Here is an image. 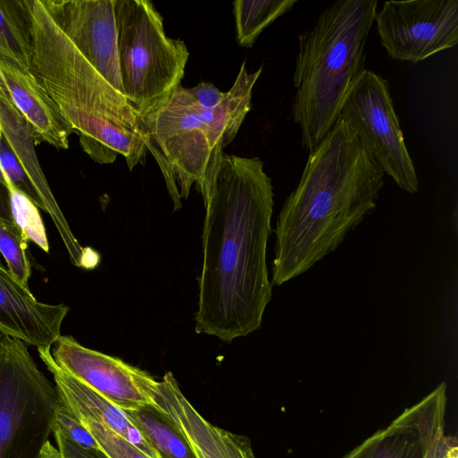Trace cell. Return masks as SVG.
<instances>
[{"mask_svg": "<svg viewBox=\"0 0 458 458\" xmlns=\"http://www.w3.org/2000/svg\"><path fill=\"white\" fill-rule=\"evenodd\" d=\"M297 0H238L233 3L236 37L240 46L251 47L260 33L291 11Z\"/></svg>", "mask_w": 458, "mask_h": 458, "instance_id": "19", "label": "cell"}, {"mask_svg": "<svg viewBox=\"0 0 458 458\" xmlns=\"http://www.w3.org/2000/svg\"><path fill=\"white\" fill-rule=\"evenodd\" d=\"M0 123L3 139L9 146L38 199V207L52 218L66 248L72 263L90 269L99 257L90 248H83L73 235L40 168L34 149V140L25 122L11 101L0 94Z\"/></svg>", "mask_w": 458, "mask_h": 458, "instance_id": "13", "label": "cell"}, {"mask_svg": "<svg viewBox=\"0 0 458 458\" xmlns=\"http://www.w3.org/2000/svg\"><path fill=\"white\" fill-rule=\"evenodd\" d=\"M59 400L27 344L0 334V458H42Z\"/></svg>", "mask_w": 458, "mask_h": 458, "instance_id": "7", "label": "cell"}, {"mask_svg": "<svg viewBox=\"0 0 458 458\" xmlns=\"http://www.w3.org/2000/svg\"><path fill=\"white\" fill-rule=\"evenodd\" d=\"M383 170L341 118L310 153L276 222L272 285L307 272L377 207Z\"/></svg>", "mask_w": 458, "mask_h": 458, "instance_id": "2", "label": "cell"}, {"mask_svg": "<svg viewBox=\"0 0 458 458\" xmlns=\"http://www.w3.org/2000/svg\"><path fill=\"white\" fill-rule=\"evenodd\" d=\"M38 352L47 370L53 375L59 394L77 417L98 422L150 458H159L139 429L128 420L123 409L59 367L50 352V348H38Z\"/></svg>", "mask_w": 458, "mask_h": 458, "instance_id": "17", "label": "cell"}, {"mask_svg": "<svg viewBox=\"0 0 458 458\" xmlns=\"http://www.w3.org/2000/svg\"><path fill=\"white\" fill-rule=\"evenodd\" d=\"M0 58L30 66V30L19 0H0Z\"/></svg>", "mask_w": 458, "mask_h": 458, "instance_id": "20", "label": "cell"}, {"mask_svg": "<svg viewBox=\"0 0 458 458\" xmlns=\"http://www.w3.org/2000/svg\"><path fill=\"white\" fill-rule=\"evenodd\" d=\"M2 138H3V132H2V126L0 123V147H1Z\"/></svg>", "mask_w": 458, "mask_h": 458, "instance_id": "29", "label": "cell"}, {"mask_svg": "<svg viewBox=\"0 0 458 458\" xmlns=\"http://www.w3.org/2000/svg\"><path fill=\"white\" fill-rule=\"evenodd\" d=\"M72 44L122 96L114 0H43Z\"/></svg>", "mask_w": 458, "mask_h": 458, "instance_id": "11", "label": "cell"}, {"mask_svg": "<svg viewBox=\"0 0 458 458\" xmlns=\"http://www.w3.org/2000/svg\"><path fill=\"white\" fill-rule=\"evenodd\" d=\"M123 411L159 458H198L180 427L159 405L147 403Z\"/></svg>", "mask_w": 458, "mask_h": 458, "instance_id": "18", "label": "cell"}, {"mask_svg": "<svg viewBox=\"0 0 458 458\" xmlns=\"http://www.w3.org/2000/svg\"><path fill=\"white\" fill-rule=\"evenodd\" d=\"M446 384L406 408L342 458H428L445 436Z\"/></svg>", "mask_w": 458, "mask_h": 458, "instance_id": "12", "label": "cell"}, {"mask_svg": "<svg viewBox=\"0 0 458 458\" xmlns=\"http://www.w3.org/2000/svg\"><path fill=\"white\" fill-rule=\"evenodd\" d=\"M262 68L250 72L243 62L216 106L201 105L193 87L180 84L140 114L148 152L161 170L174 210L182 208V199L188 198L194 184L207 201L224 148L234 140L251 109L252 90Z\"/></svg>", "mask_w": 458, "mask_h": 458, "instance_id": "4", "label": "cell"}, {"mask_svg": "<svg viewBox=\"0 0 458 458\" xmlns=\"http://www.w3.org/2000/svg\"><path fill=\"white\" fill-rule=\"evenodd\" d=\"M0 93L4 97H5L6 98L9 99L8 91H7V89H6V86H5V83H4V77H3V74L1 72V70H0Z\"/></svg>", "mask_w": 458, "mask_h": 458, "instance_id": "28", "label": "cell"}, {"mask_svg": "<svg viewBox=\"0 0 458 458\" xmlns=\"http://www.w3.org/2000/svg\"><path fill=\"white\" fill-rule=\"evenodd\" d=\"M53 426L58 428L69 439L82 447L99 448V445L93 436L73 413L61 395L55 411Z\"/></svg>", "mask_w": 458, "mask_h": 458, "instance_id": "24", "label": "cell"}, {"mask_svg": "<svg viewBox=\"0 0 458 458\" xmlns=\"http://www.w3.org/2000/svg\"><path fill=\"white\" fill-rule=\"evenodd\" d=\"M28 23L30 71L95 162L123 156L130 171L148 152L140 114L81 55L43 0H19Z\"/></svg>", "mask_w": 458, "mask_h": 458, "instance_id": "3", "label": "cell"}, {"mask_svg": "<svg viewBox=\"0 0 458 458\" xmlns=\"http://www.w3.org/2000/svg\"><path fill=\"white\" fill-rule=\"evenodd\" d=\"M51 354L59 367L123 410L157 404L158 381L117 357L87 348L70 335H61Z\"/></svg>", "mask_w": 458, "mask_h": 458, "instance_id": "10", "label": "cell"}, {"mask_svg": "<svg viewBox=\"0 0 458 458\" xmlns=\"http://www.w3.org/2000/svg\"><path fill=\"white\" fill-rule=\"evenodd\" d=\"M64 304L38 301L0 260V334L37 348H50L62 335Z\"/></svg>", "mask_w": 458, "mask_h": 458, "instance_id": "14", "label": "cell"}, {"mask_svg": "<svg viewBox=\"0 0 458 458\" xmlns=\"http://www.w3.org/2000/svg\"><path fill=\"white\" fill-rule=\"evenodd\" d=\"M28 241L15 224L0 221V253L6 261L10 273L27 288L31 274L26 251Z\"/></svg>", "mask_w": 458, "mask_h": 458, "instance_id": "22", "label": "cell"}, {"mask_svg": "<svg viewBox=\"0 0 458 458\" xmlns=\"http://www.w3.org/2000/svg\"><path fill=\"white\" fill-rule=\"evenodd\" d=\"M374 21L391 58L418 63L457 44L458 0L386 1Z\"/></svg>", "mask_w": 458, "mask_h": 458, "instance_id": "9", "label": "cell"}, {"mask_svg": "<svg viewBox=\"0 0 458 458\" xmlns=\"http://www.w3.org/2000/svg\"><path fill=\"white\" fill-rule=\"evenodd\" d=\"M0 70L9 100L22 117L34 141L67 149L72 131L30 68L0 58Z\"/></svg>", "mask_w": 458, "mask_h": 458, "instance_id": "16", "label": "cell"}, {"mask_svg": "<svg viewBox=\"0 0 458 458\" xmlns=\"http://www.w3.org/2000/svg\"><path fill=\"white\" fill-rule=\"evenodd\" d=\"M377 4L335 1L298 35L292 116L309 153L335 126L347 95L366 69L365 47Z\"/></svg>", "mask_w": 458, "mask_h": 458, "instance_id": "5", "label": "cell"}, {"mask_svg": "<svg viewBox=\"0 0 458 458\" xmlns=\"http://www.w3.org/2000/svg\"><path fill=\"white\" fill-rule=\"evenodd\" d=\"M118 63L123 94L142 114L181 84L190 55L181 39L165 32L148 0H114Z\"/></svg>", "mask_w": 458, "mask_h": 458, "instance_id": "6", "label": "cell"}, {"mask_svg": "<svg viewBox=\"0 0 458 458\" xmlns=\"http://www.w3.org/2000/svg\"><path fill=\"white\" fill-rule=\"evenodd\" d=\"M5 188L13 222L29 241L33 242L45 252H48L49 245L38 207L11 182L6 183Z\"/></svg>", "mask_w": 458, "mask_h": 458, "instance_id": "21", "label": "cell"}, {"mask_svg": "<svg viewBox=\"0 0 458 458\" xmlns=\"http://www.w3.org/2000/svg\"><path fill=\"white\" fill-rule=\"evenodd\" d=\"M454 437L445 435L443 438L430 451L428 458H443Z\"/></svg>", "mask_w": 458, "mask_h": 458, "instance_id": "27", "label": "cell"}, {"mask_svg": "<svg viewBox=\"0 0 458 458\" xmlns=\"http://www.w3.org/2000/svg\"><path fill=\"white\" fill-rule=\"evenodd\" d=\"M52 433L56 447L49 443L43 452L42 458H110L100 447L85 448L81 446L54 426Z\"/></svg>", "mask_w": 458, "mask_h": 458, "instance_id": "25", "label": "cell"}, {"mask_svg": "<svg viewBox=\"0 0 458 458\" xmlns=\"http://www.w3.org/2000/svg\"><path fill=\"white\" fill-rule=\"evenodd\" d=\"M339 118L354 131L372 160L408 193L419 180L390 94L389 82L365 69L342 106Z\"/></svg>", "mask_w": 458, "mask_h": 458, "instance_id": "8", "label": "cell"}, {"mask_svg": "<svg viewBox=\"0 0 458 458\" xmlns=\"http://www.w3.org/2000/svg\"><path fill=\"white\" fill-rule=\"evenodd\" d=\"M156 402L180 427L198 458H256L249 437L216 427L199 413L172 372L158 381Z\"/></svg>", "mask_w": 458, "mask_h": 458, "instance_id": "15", "label": "cell"}, {"mask_svg": "<svg viewBox=\"0 0 458 458\" xmlns=\"http://www.w3.org/2000/svg\"><path fill=\"white\" fill-rule=\"evenodd\" d=\"M78 419L110 458H150L104 425L87 418L78 417Z\"/></svg>", "mask_w": 458, "mask_h": 458, "instance_id": "23", "label": "cell"}, {"mask_svg": "<svg viewBox=\"0 0 458 458\" xmlns=\"http://www.w3.org/2000/svg\"><path fill=\"white\" fill-rule=\"evenodd\" d=\"M204 206L195 329L231 343L260 327L272 298L274 191L262 160L224 152Z\"/></svg>", "mask_w": 458, "mask_h": 458, "instance_id": "1", "label": "cell"}, {"mask_svg": "<svg viewBox=\"0 0 458 458\" xmlns=\"http://www.w3.org/2000/svg\"><path fill=\"white\" fill-rule=\"evenodd\" d=\"M0 221L15 224L13 220L7 189L0 182Z\"/></svg>", "mask_w": 458, "mask_h": 458, "instance_id": "26", "label": "cell"}]
</instances>
